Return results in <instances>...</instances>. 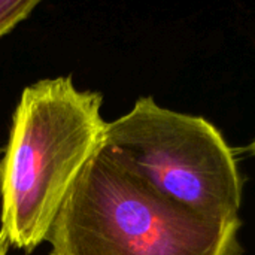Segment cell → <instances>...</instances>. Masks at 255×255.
I'll list each match as a JSON object with an SVG mask.
<instances>
[{
	"mask_svg": "<svg viewBox=\"0 0 255 255\" xmlns=\"http://www.w3.org/2000/svg\"><path fill=\"white\" fill-rule=\"evenodd\" d=\"M103 97L70 76L42 79L21 93L1 160V232L31 253L46 241L78 175L103 146Z\"/></svg>",
	"mask_w": 255,
	"mask_h": 255,
	"instance_id": "obj_1",
	"label": "cell"
},
{
	"mask_svg": "<svg viewBox=\"0 0 255 255\" xmlns=\"http://www.w3.org/2000/svg\"><path fill=\"white\" fill-rule=\"evenodd\" d=\"M241 220H206L166 199L105 146L69 190L51 255H242Z\"/></svg>",
	"mask_w": 255,
	"mask_h": 255,
	"instance_id": "obj_2",
	"label": "cell"
},
{
	"mask_svg": "<svg viewBox=\"0 0 255 255\" xmlns=\"http://www.w3.org/2000/svg\"><path fill=\"white\" fill-rule=\"evenodd\" d=\"M103 146L166 199L211 221H238L244 182L233 149L208 120L139 97L106 124Z\"/></svg>",
	"mask_w": 255,
	"mask_h": 255,
	"instance_id": "obj_3",
	"label": "cell"
},
{
	"mask_svg": "<svg viewBox=\"0 0 255 255\" xmlns=\"http://www.w3.org/2000/svg\"><path fill=\"white\" fill-rule=\"evenodd\" d=\"M37 4V0H0V37L24 21Z\"/></svg>",
	"mask_w": 255,
	"mask_h": 255,
	"instance_id": "obj_4",
	"label": "cell"
},
{
	"mask_svg": "<svg viewBox=\"0 0 255 255\" xmlns=\"http://www.w3.org/2000/svg\"><path fill=\"white\" fill-rule=\"evenodd\" d=\"M6 248H7V242L0 236V255H6Z\"/></svg>",
	"mask_w": 255,
	"mask_h": 255,
	"instance_id": "obj_5",
	"label": "cell"
},
{
	"mask_svg": "<svg viewBox=\"0 0 255 255\" xmlns=\"http://www.w3.org/2000/svg\"><path fill=\"white\" fill-rule=\"evenodd\" d=\"M250 151H251V152L255 155V140L251 143V145H250Z\"/></svg>",
	"mask_w": 255,
	"mask_h": 255,
	"instance_id": "obj_6",
	"label": "cell"
},
{
	"mask_svg": "<svg viewBox=\"0 0 255 255\" xmlns=\"http://www.w3.org/2000/svg\"><path fill=\"white\" fill-rule=\"evenodd\" d=\"M0 176H1V161H0Z\"/></svg>",
	"mask_w": 255,
	"mask_h": 255,
	"instance_id": "obj_7",
	"label": "cell"
}]
</instances>
